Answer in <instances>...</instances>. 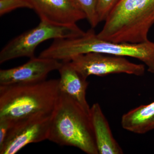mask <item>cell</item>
Returning a JSON list of instances; mask_svg holds the SVG:
<instances>
[{
  "instance_id": "cell-14",
  "label": "cell",
  "mask_w": 154,
  "mask_h": 154,
  "mask_svg": "<svg viewBox=\"0 0 154 154\" xmlns=\"http://www.w3.org/2000/svg\"><path fill=\"white\" fill-rule=\"evenodd\" d=\"M32 9L29 0H0V15H3L19 8Z\"/></svg>"
},
{
  "instance_id": "cell-3",
  "label": "cell",
  "mask_w": 154,
  "mask_h": 154,
  "mask_svg": "<svg viewBox=\"0 0 154 154\" xmlns=\"http://www.w3.org/2000/svg\"><path fill=\"white\" fill-rule=\"evenodd\" d=\"M48 140L60 146L75 147L88 154H99L90 114L60 92L53 113Z\"/></svg>"
},
{
  "instance_id": "cell-16",
  "label": "cell",
  "mask_w": 154,
  "mask_h": 154,
  "mask_svg": "<svg viewBox=\"0 0 154 154\" xmlns=\"http://www.w3.org/2000/svg\"><path fill=\"white\" fill-rule=\"evenodd\" d=\"M12 122L13 121L10 119L0 118V148L5 140Z\"/></svg>"
},
{
  "instance_id": "cell-6",
  "label": "cell",
  "mask_w": 154,
  "mask_h": 154,
  "mask_svg": "<svg viewBox=\"0 0 154 154\" xmlns=\"http://www.w3.org/2000/svg\"><path fill=\"white\" fill-rule=\"evenodd\" d=\"M53 113H38L13 121L0 154H16L29 144L48 140Z\"/></svg>"
},
{
  "instance_id": "cell-15",
  "label": "cell",
  "mask_w": 154,
  "mask_h": 154,
  "mask_svg": "<svg viewBox=\"0 0 154 154\" xmlns=\"http://www.w3.org/2000/svg\"><path fill=\"white\" fill-rule=\"evenodd\" d=\"M119 0H97V13L99 23L105 21Z\"/></svg>"
},
{
  "instance_id": "cell-10",
  "label": "cell",
  "mask_w": 154,
  "mask_h": 154,
  "mask_svg": "<svg viewBox=\"0 0 154 154\" xmlns=\"http://www.w3.org/2000/svg\"><path fill=\"white\" fill-rule=\"evenodd\" d=\"M59 69L60 92L73 99L90 114L91 107L86 99V91L88 88L87 79L84 78L73 67L69 61L62 62Z\"/></svg>"
},
{
  "instance_id": "cell-11",
  "label": "cell",
  "mask_w": 154,
  "mask_h": 154,
  "mask_svg": "<svg viewBox=\"0 0 154 154\" xmlns=\"http://www.w3.org/2000/svg\"><path fill=\"white\" fill-rule=\"evenodd\" d=\"M90 116L99 154H123L99 103L92 105Z\"/></svg>"
},
{
  "instance_id": "cell-12",
  "label": "cell",
  "mask_w": 154,
  "mask_h": 154,
  "mask_svg": "<svg viewBox=\"0 0 154 154\" xmlns=\"http://www.w3.org/2000/svg\"><path fill=\"white\" fill-rule=\"evenodd\" d=\"M123 129L136 134H144L154 129V102L141 105L122 116Z\"/></svg>"
},
{
  "instance_id": "cell-9",
  "label": "cell",
  "mask_w": 154,
  "mask_h": 154,
  "mask_svg": "<svg viewBox=\"0 0 154 154\" xmlns=\"http://www.w3.org/2000/svg\"><path fill=\"white\" fill-rule=\"evenodd\" d=\"M40 20L62 25H77L86 19L73 0H29Z\"/></svg>"
},
{
  "instance_id": "cell-13",
  "label": "cell",
  "mask_w": 154,
  "mask_h": 154,
  "mask_svg": "<svg viewBox=\"0 0 154 154\" xmlns=\"http://www.w3.org/2000/svg\"><path fill=\"white\" fill-rule=\"evenodd\" d=\"M85 15L86 19L93 28L99 24L97 13V0H73Z\"/></svg>"
},
{
  "instance_id": "cell-7",
  "label": "cell",
  "mask_w": 154,
  "mask_h": 154,
  "mask_svg": "<svg viewBox=\"0 0 154 154\" xmlns=\"http://www.w3.org/2000/svg\"><path fill=\"white\" fill-rule=\"evenodd\" d=\"M72 66L87 79L91 75L103 76L113 74L124 73L140 76L145 72L144 64L129 61L123 57L89 53L72 58Z\"/></svg>"
},
{
  "instance_id": "cell-8",
  "label": "cell",
  "mask_w": 154,
  "mask_h": 154,
  "mask_svg": "<svg viewBox=\"0 0 154 154\" xmlns=\"http://www.w3.org/2000/svg\"><path fill=\"white\" fill-rule=\"evenodd\" d=\"M62 64V62L56 60L34 57L22 65L1 69L0 85L42 82L51 72L58 70Z\"/></svg>"
},
{
  "instance_id": "cell-1",
  "label": "cell",
  "mask_w": 154,
  "mask_h": 154,
  "mask_svg": "<svg viewBox=\"0 0 154 154\" xmlns=\"http://www.w3.org/2000/svg\"><path fill=\"white\" fill-rule=\"evenodd\" d=\"M99 53L119 57H129L142 62L148 71L154 74V42L147 40L140 43L113 42L99 38L93 28L80 36L54 39L44 51L45 57L62 62L89 53Z\"/></svg>"
},
{
  "instance_id": "cell-2",
  "label": "cell",
  "mask_w": 154,
  "mask_h": 154,
  "mask_svg": "<svg viewBox=\"0 0 154 154\" xmlns=\"http://www.w3.org/2000/svg\"><path fill=\"white\" fill-rule=\"evenodd\" d=\"M59 79L0 85V118L12 121L40 113H52L60 95Z\"/></svg>"
},
{
  "instance_id": "cell-4",
  "label": "cell",
  "mask_w": 154,
  "mask_h": 154,
  "mask_svg": "<svg viewBox=\"0 0 154 154\" xmlns=\"http://www.w3.org/2000/svg\"><path fill=\"white\" fill-rule=\"evenodd\" d=\"M105 22L99 38L122 43L147 41L154 24V0H119Z\"/></svg>"
},
{
  "instance_id": "cell-5",
  "label": "cell",
  "mask_w": 154,
  "mask_h": 154,
  "mask_svg": "<svg viewBox=\"0 0 154 154\" xmlns=\"http://www.w3.org/2000/svg\"><path fill=\"white\" fill-rule=\"evenodd\" d=\"M84 31L78 25H62L41 20L35 28L13 38L0 52V63L21 57H34L36 47L51 39L71 38Z\"/></svg>"
}]
</instances>
